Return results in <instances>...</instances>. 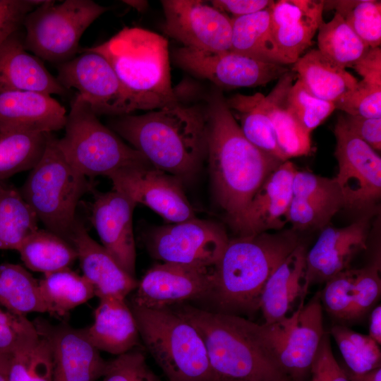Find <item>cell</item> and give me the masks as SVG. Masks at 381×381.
Here are the masks:
<instances>
[{"mask_svg":"<svg viewBox=\"0 0 381 381\" xmlns=\"http://www.w3.org/2000/svg\"><path fill=\"white\" fill-rule=\"evenodd\" d=\"M175 64L218 89L265 85L290 69L285 65L258 61L232 51L214 52L181 47L171 54Z\"/></svg>","mask_w":381,"mask_h":381,"instance_id":"obj_13","label":"cell"},{"mask_svg":"<svg viewBox=\"0 0 381 381\" xmlns=\"http://www.w3.org/2000/svg\"><path fill=\"white\" fill-rule=\"evenodd\" d=\"M229 240L219 224L195 217L151 230L145 243L150 254L162 262L212 267Z\"/></svg>","mask_w":381,"mask_h":381,"instance_id":"obj_11","label":"cell"},{"mask_svg":"<svg viewBox=\"0 0 381 381\" xmlns=\"http://www.w3.org/2000/svg\"><path fill=\"white\" fill-rule=\"evenodd\" d=\"M358 269H346L325 282L320 296L332 316L348 320L353 306Z\"/></svg>","mask_w":381,"mask_h":381,"instance_id":"obj_43","label":"cell"},{"mask_svg":"<svg viewBox=\"0 0 381 381\" xmlns=\"http://www.w3.org/2000/svg\"><path fill=\"white\" fill-rule=\"evenodd\" d=\"M318 32V49L345 69L353 68L370 49L337 12L330 21L321 23Z\"/></svg>","mask_w":381,"mask_h":381,"instance_id":"obj_38","label":"cell"},{"mask_svg":"<svg viewBox=\"0 0 381 381\" xmlns=\"http://www.w3.org/2000/svg\"><path fill=\"white\" fill-rule=\"evenodd\" d=\"M38 219L20 190L0 182V250H17L38 229Z\"/></svg>","mask_w":381,"mask_h":381,"instance_id":"obj_35","label":"cell"},{"mask_svg":"<svg viewBox=\"0 0 381 381\" xmlns=\"http://www.w3.org/2000/svg\"><path fill=\"white\" fill-rule=\"evenodd\" d=\"M378 344L381 343V306H377L371 313L369 334Z\"/></svg>","mask_w":381,"mask_h":381,"instance_id":"obj_53","label":"cell"},{"mask_svg":"<svg viewBox=\"0 0 381 381\" xmlns=\"http://www.w3.org/2000/svg\"><path fill=\"white\" fill-rule=\"evenodd\" d=\"M109 8L91 0H47L25 17L23 43L39 59L61 64L75 57L85 30Z\"/></svg>","mask_w":381,"mask_h":381,"instance_id":"obj_9","label":"cell"},{"mask_svg":"<svg viewBox=\"0 0 381 381\" xmlns=\"http://www.w3.org/2000/svg\"><path fill=\"white\" fill-rule=\"evenodd\" d=\"M70 243L77 253L83 276L93 287L99 299L115 297L126 299L138 284L109 252L88 234L80 219H76Z\"/></svg>","mask_w":381,"mask_h":381,"instance_id":"obj_24","label":"cell"},{"mask_svg":"<svg viewBox=\"0 0 381 381\" xmlns=\"http://www.w3.org/2000/svg\"><path fill=\"white\" fill-rule=\"evenodd\" d=\"M78 53L58 65L60 84L68 90L76 89L97 116H120L135 111L131 96L106 58L84 49Z\"/></svg>","mask_w":381,"mask_h":381,"instance_id":"obj_12","label":"cell"},{"mask_svg":"<svg viewBox=\"0 0 381 381\" xmlns=\"http://www.w3.org/2000/svg\"><path fill=\"white\" fill-rule=\"evenodd\" d=\"M265 97L261 92L236 94L226 99V102L246 139L262 152L284 162L288 159L278 145Z\"/></svg>","mask_w":381,"mask_h":381,"instance_id":"obj_31","label":"cell"},{"mask_svg":"<svg viewBox=\"0 0 381 381\" xmlns=\"http://www.w3.org/2000/svg\"><path fill=\"white\" fill-rule=\"evenodd\" d=\"M136 204L118 190L97 192L89 219L102 246L130 275L135 277L136 250L133 214Z\"/></svg>","mask_w":381,"mask_h":381,"instance_id":"obj_19","label":"cell"},{"mask_svg":"<svg viewBox=\"0 0 381 381\" xmlns=\"http://www.w3.org/2000/svg\"><path fill=\"white\" fill-rule=\"evenodd\" d=\"M289 160L265 180L238 219L231 224L239 236L280 229L289 222L293 180L296 171Z\"/></svg>","mask_w":381,"mask_h":381,"instance_id":"obj_20","label":"cell"},{"mask_svg":"<svg viewBox=\"0 0 381 381\" xmlns=\"http://www.w3.org/2000/svg\"><path fill=\"white\" fill-rule=\"evenodd\" d=\"M214 8L231 13L233 18L250 15L271 6L274 1L269 0H213L209 1Z\"/></svg>","mask_w":381,"mask_h":381,"instance_id":"obj_51","label":"cell"},{"mask_svg":"<svg viewBox=\"0 0 381 381\" xmlns=\"http://www.w3.org/2000/svg\"><path fill=\"white\" fill-rule=\"evenodd\" d=\"M51 133L0 131V182L32 169L42 158Z\"/></svg>","mask_w":381,"mask_h":381,"instance_id":"obj_37","label":"cell"},{"mask_svg":"<svg viewBox=\"0 0 381 381\" xmlns=\"http://www.w3.org/2000/svg\"><path fill=\"white\" fill-rule=\"evenodd\" d=\"M296 74L289 70L265 97L267 114L274 127L278 145L288 159L307 156L312 151L310 133L304 129L292 112L287 93Z\"/></svg>","mask_w":381,"mask_h":381,"instance_id":"obj_29","label":"cell"},{"mask_svg":"<svg viewBox=\"0 0 381 381\" xmlns=\"http://www.w3.org/2000/svg\"><path fill=\"white\" fill-rule=\"evenodd\" d=\"M289 222L293 230L325 228L333 216L344 207L335 178L329 179L307 171L296 170L292 186Z\"/></svg>","mask_w":381,"mask_h":381,"instance_id":"obj_22","label":"cell"},{"mask_svg":"<svg viewBox=\"0 0 381 381\" xmlns=\"http://www.w3.org/2000/svg\"><path fill=\"white\" fill-rule=\"evenodd\" d=\"M64 128V136L57 138L58 147L68 163L86 177H107L123 168L150 164L103 125L78 94L71 102Z\"/></svg>","mask_w":381,"mask_h":381,"instance_id":"obj_8","label":"cell"},{"mask_svg":"<svg viewBox=\"0 0 381 381\" xmlns=\"http://www.w3.org/2000/svg\"><path fill=\"white\" fill-rule=\"evenodd\" d=\"M265 339L291 381H305L325 334L320 295L270 325L262 324Z\"/></svg>","mask_w":381,"mask_h":381,"instance_id":"obj_10","label":"cell"},{"mask_svg":"<svg viewBox=\"0 0 381 381\" xmlns=\"http://www.w3.org/2000/svg\"><path fill=\"white\" fill-rule=\"evenodd\" d=\"M286 99L298 122L310 133L336 109L334 103L314 95L299 79L290 87Z\"/></svg>","mask_w":381,"mask_h":381,"instance_id":"obj_42","label":"cell"},{"mask_svg":"<svg viewBox=\"0 0 381 381\" xmlns=\"http://www.w3.org/2000/svg\"><path fill=\"white\" fill-rule=\"evenodd\" d=\"M310 374L311 381H349L333 355L329 337L326 332L311 365Z\"/></svg>","mask_w":381,"mask_h":381,"instance_id":"obj_49","label":"cell"},{"mask_svg":"<svg viewBox=\"0 0 381 381\" xmlns=\"http://www.w3.org/2000/svg\"><path fill=\"white\" fill-rule=\"evenodd\" d=\"M346 127L375 151L381 150V118L341 114Z\"/></svg>","mask_w":381,"mask_h":381,"instance_id":"obj_50","label":"cell"},{"mask_svg":"<svg viewBox=\"0 0 381 381\" xmlns=\"http://www.w3.org/2000/svg\"><path fill=\"white\" fill-rule=\"evenodd\" d=\"M87 178L68 163L51 133L20 192L46 229L70 242L78 204L92 189Z\"/></svg>","mask_w":381,"mask_h":381,"instance_id":"obj_7","label":"cell"},{"mask_svg":"<svg viewBox=\"0 0 381 381\" xmlns=\"http://www.w3.org/2000/svg\"><path fill=\"white\" fill-rule=\"evenodd\" d=\"M344 371L349 381H381V367L363 373Z\"/></svg>","mask_w":381,"mask_h":381,"instance_id":"obj_54","label":"cell"},{"mask_svg":"<svg viewBox=\"0 0 381 381\" xmlns=\"http://www.w3.org/2000/svg\"><path fill=\"white\" fill-rule=\"evenodd\" d=\"M102 381H160L144 354L133 349L109 361Z\"/></svg>","mask_w":381,"mask_h":381,"instance_id":"obj_46","label":"cell"},{"mask_svg":"<svg viewBox=\"0 0 381 381\" xmlns=\"http://www.w3.org/2000/svg\"><path fill=\"white\" fill-rule=\"evenodd\" d=\"M0 90L31 91L61 96L69 92L38 57L28 52L18 32L0 47Z\"/></svg>","mask_w":381,"mask_h":381,"instance_id":"obj_26","label":"cell"},{"mask_svg":"<svg viewBox=\"0 0 381 381\" xmlns=\"http://www.w3.org/2000/svg\"><path fill=\"white\" fill-rule=\"evenodd\" d=\"M363 79L381 83V49L370 48L365 56L353 67Z\"/></svg>","mask_w":381,"mask_h":381,"instance_id":"obj_52","label":"cell"},{"mask_svg":"<svg viewBox=\"0 0 381 381\" xmlns=\"http://www.w3.org/2000/svg\"><path fill=\"white\" fill-rule=\"evenodd\" d=\"M84 49L106 58L136 110H155L178 98L171 86L169 44L163 36L125 27L103 43Z\"/></svg>","mask_w":381,"mask_h":381,"instance_id":"obj_5","label":"cell"},{"mask_svg":"<svg viewBox=\"0 0 381 381\" xmlns=\"http://www.w3.org/2000/svg\"><path fill=\"white\" fill-rule=\"evenodd\" d=\"M164 32L183 47L214 52L231 50L232 21L229 16L200 0L161 1Z\"/></svg>","mask_w":381,"mask_h":381,"instance_id":"obj_15","label":"cell"},{"mask_svg":"<svg viewBox=\"0 0 381 381\" xmlns=\"http://www.w3.org/2000/svg\"><path fill=\"white\" fill-rule=\"evenodd\" d=\"M0 306L13 313H48L39 287V281L23 267L0 265Z\"/></svg>","mask_w":381,"mask_h":381,"instance_id":"obj_34","label":"cell"},{"mask_svg":"<svg viewBox=\"0 0 381 381\" xmlns=\"http://www.w3.org/2000/svg\"><path fill=\"white\" fill-rule=\"evenodd\" d=\"M108 124L152 167L183 183L194 179L206 160L207 99L190 104L179 92L176 100L161 108L117 116Z\"/></svg>","mask_w":381,"mask_h":381,"instance_id":"obj_1","label":"cell"},{"mask_svg":"<svg viewBox=\"0 0 381 381\" xmlns=\"http://www.w3.org/2000/svg\"><path fill=\"white\" fill-rule=\"evenodd\" d=\"M91 344L99 351L121 355L139 344L137 324L126 299L107 297L99 299L94 322L84 328Z\"/></svg>","mask_w":381,"mask_h":381,"instance_id":"obj_27","label":"cell"},{"mask_svg":"<svg viewBox=\"0 0 381 381\" xmlns=\"http://www.w3.org/2000/svg\"><path fill=\"white\" fill-rule=\"evenodd\" d=\"M3 308L0 306V354H12L38 340L32 321Z\"/></svg>","mask_w":381,"mask_h":381,"instance_id":"obj_44","label":"cell"},{"mask_svg":"<svg viewBox=\"0 0 381 381\" xmlns=\"http://www.w3.org/2000/svg\"><path fill=\"white\" fill-rule=\"evenodd\" d=\"M300 244L293 229L229 239L212 267L207 297L218 309L215 311L235 314L258 310L267 280Z\"/></svg>","mask_w":381,"mask_h":381,"instance_id":"obj_4","label":"cell"},{"mask_svg":"<svg viewBox=\"0 0 381 381\" xmlns=\"http://www.w3.org/2000/svg\"><path fill=\"white\" fill-rule=\"evenodd\" d=\"M334 106L346 114L381 118V83L366 79L358 81L353 90Z\"/></svg>","mask_w":381,"mask_h":381,"instance_id":"obj_45","label":"cell"},{"mask_svg":"<svg viewBox=\"0 0 381 381\" xmlns=\"http://www.w3.org/2000/svg\"><path fill=\"white\" fill-rule=\"evenodd\" d=\"M129 306L140 337L169 381H214L204 342L191 324L170 307Z\"/></svg>","mask_w":381,"mask_h":381,"instance_id":"obj_6","label":"cell"},{"mask_svg":"<svg viewBox=\"0 0 381 381\" xmlns=\"http://www.w3.org/2000/svg\"><path fill=\"white\" fill-rule=\"evenodd\" d=\"M39 287L49 314L54 317L66 315L95 296L90 282L70 268L44 274Z\"/></svg>","mask_w":381,"mask_h":381,"instance_id":"obj_36","label":"cell"},{"mask_svg":"<svg viewBox=\"0 0 381 381\" xmlns=\"http://www.w3.org/2000/svg\"><path fill=\"white\" fill-rule=\"evenodd\" d=\"M12 354H0V381H8Z\"/></svg>","mask_w":381,"mask_h":381,"instance_id":"obj_55","label":"cell"},{"mask_svg":"<svg viewBox=\"0 0 381 381\" xmlns=\"http://www.w3.org/2000/svg\"><path fill=\"white\" fill-rule=\"evenodd\" d=\"M17 251L27 268L44 274L69 269L77 260L73 246L47 229H37Z\"/></svg>","mask_w":381,"mask_h":381,"instance_id":"obj_33","label":"cell"},{"mask_svg":"<svg viewBox=\"0 0 381 381\" xmlns=\"http://www.w3.org/2000/svg\"><path fill=\"white\" fill-rule=\"evenodd\" d=\"M107 177L113 189L172 224L196 217L182 181L150 164L123 168Z\"/></svg>","mask_w":381,"mask_h":381,"instance_id":"obj_16","label":"cell"},{"mask_svg":"<svg viewBox=\"0 0 381 381\" xmlns=\"http://www.w3.org/2000/svg\"><path fill=\"white\" fill-rule=\"evenodd\" d=\"M212 284V267L162 262L147 271L131 303L149 308L173 306L207 296Z\"/></svg>","mask_w":381,"mask_h":381,"instance_id":"obj_17","label":"cell"},{"mask_svg":"<svg viewBox=\"0 0 381 381\" xmlns=\"http://www.w3.org/2000/svg\"><path fill=\"white\" fill-rule=\"evenodd\" d=\"M53 375L52 346L43 337L12 353L8 381H53Z\"/></svg>","mask_w":381,"mask_h":381,"instance_id":"obj_41","label":"cell"},{"mask_svg":"<svg viewBox=\"0 0 381 381\" xmlns=\"http://www.w3.org/2000/svg\"><path fill=\"white\" fill-rule=\"evenodd\" d=\"M334 8L356 34L370 47L381 44V2L375 0L324 1Z\"/></svg>","mask_w":381,"mask_h":381,"instance_id":"obj_39","label":"cell"},{"mask_svg":"<svg viewBox=\"0 0 381 381\" xmlns=\"http://www.w3.org/2000/svg\"><path fill=\"white\" fill-rule=\"evenodd\" d=\"M206 99V160L214 197L231 224L241 215L265 180L283 162L246 139L220 89L212 90Z\"/></svg>","mask_w":381,"mask_h":381,"instance_id":"obj_2","label":"cell"},{"mask_svg":"<svg viewBox=\"0 0 381 381\" xmlns=\"http://www.w3.org/2000/svg\"><path fill=\"white\" fill-rule=\"evenodd\" d=\"M32 322L39 335L52 346L53 381H96L103 377L109 361L91 344L84 329L66 323L53 325L41 318Z\"/></svg>","mask_w":381,"mask_h":381,"instance_id":"obj_18","label":"cell"},{"mask_svg":"<svg viewBox=\"0 0 381 381\" xmlns=\"http://www.w3.org/2000/svg\"><path fill=\"white\" fill-rule=\"evenodd\" d=\"M368 230V217L343 228H323L306 253L305 295L312 284L326 282L349 268L354 256L366 248Z\"/></svg>","mask_w":381,"mask_h":381,"instance_id":"obj_21","label":"cell"},{"mask_svg":"<svg viewBox=\"0 0 381 381\" xmlns=\"http://www.w3.org/2000/svg\"><path fill=\"white\" fill-rule=\"evenodd\" d=\"M44 2L42 0H0V47L18 32L26 16Z\"/></svg>","mask_w":381,"mask_h":381,"instance_id":"obj_48","label":"cell"},{"mask_svg":"<svg viewBox=\"0 0 381 381\" xmlns=\"http://www.w3.org/2000/svg\"><path fill=\"white\" fill-rule=\"evenodd\" d=\"M330 332L349 371L363 373L380 367L379 344L369 335L360 334L339 325L333 326Z\"/></svg>","mask_w":381,"mask_h":381,"instance_id":"obj_40","label":"cell"},{"mask_svg":"<svg viewBox=\"0 0 381 381\" xmlns=\"http://www.w3.org/2000/svg\"><path fill=\"white\" fill-rule=\"evenodd\" d=\"M123 2L140 12L145 11L148 5L147 1L142 0H124Z\"/></svg>","mask_w":381,"mask_h":381,"instance_id":"obj_56","label":"cell"},{"mask_svg":"<svg viewBox=\"0 0 381 381\" xmlns=\"http://www.w3.org/2000/svg\"><path fill=\"white\" fill-rule=\"evenodd\" d=\"M170 308L200 334L214 381H291L265 339L262 324L189 305Z\"/></svg>","mask_w":381,"mask_h":381,"instance_id":"obj_3","label":"cell"},{"mask_svg":"<svg viewBox=\"0 0 381 381\" xmlns=\"http://www.w3.org/2000/svg\"><path fill=\"white\" fill-rule=\"evenodd\" d=\"M380 272L378 262L358 269L353 303L348 320L361 318L377 301L381 289Z\"/></svg>","mask_w":381,"mask_h":381,"instance_id":"obj_47","label":"cell"},{"mask_svg":"<svg viewBox=\"0 0 381 381\" xmlns=\"http://www.w3.org/2000/svg\"><path fill=\"white\" fill-rule=\"evenodd\" d=\"M334 155L339 170L335 178L344 207L361 210L373 205L381 195V158L353 133L338 116L334 129Z\"/></svg>","mask_w":381,"mask_h":381,"instance_id":"obj_14","label":"cell"},{"mask_svg":"<svg viewBox=\"0 0 381 381\" xmlns=\"http://www.w3.org/2000/svg\"><path fill=\"white\" fill-rule=\"evenodd\" d=\"M291 71L311 93L334 104L350 93L358 81L318 49L303 54L292 64Z\"/></svg>","mask_w":381,"mask_h":381,"instance_id":"obj_30","label":"cell"},{"mask_svg":"<svg viewBox=\"0 0 381 381\" xmlns=\"http://www.w3.org/2000/svg\"><path fill=\"white\" fill-rule=\"evenodd\" d=\"M66 109L51 95L0 90V131L53 133L64 128Z\"/></svg>","mask_w":381,"mask_h":381,"instance_id":"obj_25","label":"cell"},{"mask_svg":"<svg viewBox=\"0 0 381 381\" xmlns=\"http://www.w3.org/2000/svg\"><path fill=\"white\" fill-rule=\"evenodd\" d=\"M306 250L301 243L275 269L267 280L259 304L265 323L272 324L291 309L298 297L304 300Z\"/></svg>","mask_w":381,"mask_h":381,"instance_id":"obj_28","label":"cell"},{"mask_svg":"<svg viewBox=\"0 0 381 381\" xmlns=\"http://www.w3.org/2000/svg\"><path fill=\"white\" fill-rule=\"evenodd\" d=\"M324 5V1L280 0L270 6L272 36L289 65L311 45L323 21Z\"/></svg>","mask_w":381,"mask_h":381,"instance_id":"obj_23","label":"cell"},{"mask_svg":"<svg viewBox=\"0 0 381 381\" xmlns=\"http://www.w3.org/2000/svg\"><path fill=\"white\" fill-rule=\"evenodd\" d=\"M231 51L263 62L289 65L272 36L270 7L250 15L231 18Z\"/></svg>","mask_w":381,"mask_h":381,"instance_id":"obj_32","label":"cell"}]
</instances>
